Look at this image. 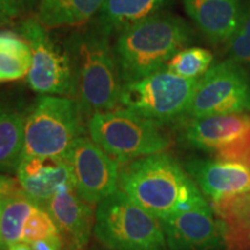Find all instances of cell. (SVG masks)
<instances>
[{"instance_id":"7a4b0ae2","label":"cell","mask_w":250,"mask_h":250,"mask_svg":"<svg viewBox=\"0 0 250 250\" xmlns=\"http://www.w3.org/2000/svg\"><path fill=\"white\" fill-rule=\"evenodd\" d=\"M192 39L193 30L187 21L162 11L125 28L118 33L114 45L122 83L164 70Z\"/></svg>"},{"instance_id":"d4e9b609","label":"cell","mask_w":250,"mask_h":250,"mask_svg":"<svg viewBox=\"0 0 250 250\" xmlns=\"http://www.w3.org/2000/svg\"><path fill=\"white\" fill-rule=\"evenodd\" d=\"M58 234L59 229L57 225L51 218V215L49 214V212L45 208L37 205V208L30 214L26 225H24L21 242L30 245V243L39 241V240L58 235Z\"/></svg>"},{"instance_id":"6da1fadb","label":"cell","mask_w":250,"mask_h":250,"mask_svg":"<svg viewBox=\"0 0 250 250\" xmlns=\"http://www.w3.org/2000/svg\"><path fill=\"white\" fill-rule=\"evenodd\" d=\"M118 188L158 220L191 210L206 199L179 161L168 153L136 159L120 170Z\"/></svg>"},{"instance_id":"52a82bcc","label":"cell","mask_w":250,"mask_h":250,"mask_svg":"<svg viewBox=\"0 0 250 250\" xmlns=\"http://www.w3.org/2000/svg\"><path fill=\"white\" fill-rule=\"evenodd\" d=\"M199 79H187L168 70L123 83L120 103L125 109L162 125L187 116Z\"/></svg>"},{"instance_id":"9c48e42d","label":"cell","mask_w":250,"mask_h":250,"mask_svg":"<svg viewBox=\"0 0 250 250\" xmlns=\"http://www.w3.org/2000/svg\"><path fill=\"white\" fill-rule=\"evenodd\" d=\"M250 114V76L232 58L212 65L198 85L186 117Z\"/></svg>"},{"instance_id":"484cf974","label":"cell","mask_w":250,"mask_h":250,"mask_svg":"<svg viewBox=\"0 0 250 250\" xmlns=\"http://www.w3.org/2000/svg\"><path fill=\"white\" fill-rule=\"evenodd\" d=\"M31 2L33 0H0V12L8 20L23 13Z\"/></svg>"},{"instance_id":"4fadbf2b","label":"cell","mask_w":250,"mask_h":250,"mask_svg":"<svg viewBox=\"0 0 250 250\" xmlns=\"http://www.w3.org/2000/svg\"><path fill=\"white\" fill-rule=\"evenodd\" d=\"M17 180L24 195L40 206L50 201L62 188L74 187L68 161L55 156H22Z\"/></svg>"},{"instance_id":"277c9868","label":"cell","mask_w":250,"mask_h":250,"mask_svg":"<svg viewBox=\"0 0 250 250\" xmlns=\"http://www.w3.org/2000/svg\"><path fill=\"white\" fill-rule=\"evenodd\" d=\"M83 115L76 99L41 95L24 115L22 156L66 159L83 137Z\"/></svg>"},{"instance_id":"5bb4252c","label":"cell","mask_w":250,"mask_h":250,"mask_svg":"<svg viewBox=\"0 0 250 250\" xmlns=\"http://www.w3.org/2000/svg\"><path fill=\"white\" fill-rule=\"evenodd\" d=\"M184 169L211 203L250 192V167L241 162L195 159Z\"/></svg>"},{"instance_id":"603a6c76","label":"cell","mask_w":250,"mask_h":250,"mask_svg":"<svg viewBox=\"0 0 250 250\" xmlns=\"http://www.w3.org/2000/svg\"><path fill=\"white\" fill-rule=\"evenodd\" d=\"M213 55L208 49L191 46L177 52L166 65V70L187 79H199L212 66Z\"/></svg>"},{"instance_id":"f1b7e54d","label":"cell","mask_w":250,"mask_h":250,"mask_svg":"<svg viewBox=\"0 0 250 250\" xmlns=\"http://www.w3.org/2000/svg\"><path fill=\"white\" fill-rule=\"evenodd\" d=\"M7 250H33L29 243H24V242H18L14 243V245L9 246Z\"/></svg>"},{"instance_id":"8fae6325","label":"cell","mask_w":250,"mask_h":250,"mask_svg":"<svg viewBox=\"0 0 250 250\" xmlns=\"http://www.w3.org/2000/svg\"><path fill=\"white\" fill-rule=\"evenodd\" d=\"M66 160L71 166L76 191L89 204H99L117 191L120 162L86 137L72 146Z\"/></svg>"},{"instance_id":"4316f807","label":"cell","mask_w":250,"mask_h":250,"mask_svg":"<svg viewBox=\"0 0 250 250\" xmlns=\"http://www.w3.org/2000/svg\"><path fill=\"white\" fill-rule=\"evenodd\" d=\"M22 191L17 179L12 177L11 175L0 174V199L6 197L15 195V193Z\"/></svg>"},{"instance_id":"1f68e13d","label":"cell","mask_w":250,"mask_h":250,"mask_svg":"<svg viewBox=\"0 0 250 250\" xmlns=\"http://www.w3.org/2000/svg\"><path fill=\"white\" fill-rule=\"evenodd\" d=\"M0 250H1V249H0Z\"/></svg>"},{"instance_id":"5b68a950","label":"cell","mask_w":250,"mask_h":250,"mask_svg":"<svg viewBox=\"0 0 250 250\" xmlns=\"http://www.w3.org/2000/svg\"><path fill=\"white\" fill-rule=\"evenodd\" d=\"M90 139L118 162L165 152L171 139L160 124L129 109H112L94 114L88 120Z\"/></svg>"},{"instance_id":"d6986e66","label":"cell","mask_w":250,"mask_h":250,"mask_svg":"<svg viewBox=\"0 0 250 250\" xmlns=\"http://www.w3.org/2000/svg\"><path fill=\"white\" fill-rule=\"evenodd\" d=\"M104 0H41L37 20L45 28L77 27L100 13Z\"/></svg>"},{"instance_id":"ba28073f","label":"cell","mask_w":250,"mask_h":250,"mask_svg":"<svg viewBox=\"0 0 250 250\" xmlns=\"http://www.w3.org/2000/svg\"><path fill=\"white\" fill-rule=\"evenodd\" d=\"M20 35L28 42L33 55L27 76L30 88L40 95L77 96L76 76L70 55L55 42L48 28L37 19H27L21 23Z\"/></svg>"},{"instance_id":"2e32d148","label":"cell","mask_w":250,"mask_h":250,"mask_svg":"<svg viewBox=\"0 0 250 250\" xmlns=\"http://www.w3.org/2000/svg\"><path fill=\"white\" fill-rule=\"evenodd\" d=\"M44 206L59 232L67 235L77 249L87 245L95 225V214L88 203L78 195L76 188H62Z\"/></svg>"},{"instance_id":"cb8c5ba5","label":"cell","mask_w":250,"mask_h":250,"mask_svg":"<svg viewBox=\"0 0 250 250\" xmlns=\"http://www.w3.org/2000/svg\"><path fill=\"white\" fill-rule=\"evenodd\" d=\"M226 45L228 58L250 67V0H245L239 26Z\"/></svg>"},{"instance_id":"7c38bea8","label":"cell","mask_w":250,"mask_h":250,"mask_svg":"<svg viewBox=\"0 0 250 250\" xmlns=\"http://www.w3.org/2000/svg\"><path fill=\"white\" fill-rule=\"evenodd\" d=\"M160 223L171 250H226L223 224L208 202Z\"/></svg>"},{"instance_id":"44dd1931","label":"cell","mask_w":250,"mask_h":250,"mask_svg":"<svg viewBox=\"0 0 250 250\" xmlns=\"http://www.w3.org/2000/svg\"><path fill=\"white\" fill-rule=\"evenodd\" d=\"M36 208V203L22 191L0 199V240L6 250L21 242L24 225Z\"/></svg>"},{"instance_id":"3957f363","label":"cell","mask_w":250,"mask_h":250,"mask_svg":"<svg viewBox=\"0 0 250 250\" xmlns=\"http://www.w3.org/2000/svg\"><path fill=\"white\" fill-rule=\"evenodd\" d=\"M110 31L101 23L77 31L65 49L73 65L77 101L85 117L115 109L120 103L122 83Z\"/></svg>"},{"instance_id":"8992f818","label":"cell","mask_w":250,"mask_h":250,"mask_svg":"<svg viewBox=\"0 0 250 250\" xmlns=\"http://www.w3.org/2000/svg\"><path fill=\"white\" fill-rule=\"evenodd\" d=\"M94 234L110 250H165L167 245L160 220L121 190L99 203Z\"/></svg>"},{"instance_id":"30bf717a","label":"cell","mask_w":250,"mask_h":250,"mask_svg":"<svg viewBox=\"0 0 250 250\" xmlns=\"http://www.w3.org/2000/svg\"><path fill=\"white\" fill-rule=\"evenodd\" d=\"M180 138L190 147L214 155L215 160L250 167V114L188 117Z\"/></svg>"},{"instance_id":"f546056e","label":"cell","mask_w":250,"mask_h":250,"mask_svg":"<svg viewBox=\"0 0 250 250\" xmlns=\"http://www.w3.org/2000/svg\"><path fill=\"white\" fill-rule=\"evenodd\" d=\"M5 21H7V19H6V18L4 17V15H2L1 12H0V23L5 22Z\"/></svg>"},{"instance_id":"9a60e30c","label":"cell","mask_w":250,"mask_h":250,"mask_svg":"<svg viewBox=\"0 0 250 250\" xmlns=\"http://www.w3.org/2000/svg\"><path fill=\"white\" fill-rule=\"evenodd\" d=\"M184 9L210 42L227 43L241 19L245 0H183Z\"/></svg>"},{"instance_id":"e0dca14e","label":"cell","mask_w":250,"mask_h":250,"mask_svg":"<svg viewBox=\"0 0 250 250\" xmlns=\"http://www.w3.org/2000/svg\"><path fill=\"white\" fill-rule=\"evenodd\" d=\"M223 224L226 250H250V192L211 203Z\"/></svg>"},{"instance_id":"7402d4cb","label":"cell","mask_w":250,"mask_h":250,"mask_svg":"<svg viewBox=\"0 0 250 250\" xmlns=\"http://www.w3.org/2000/svg\"><path fill=\"white\" fill-rule=\"evenodd\" d=\"M31 62V49L22 36L12 31H0V83L28 76Z\"/></svg>"},{"instance_id":"4dcf8cb0","label":"cell","mask_w":250,"mask_h":250,"mask_svg":"<svg viewBox=\"0 0 250 250\" xmlns=\"http://www.w3.org/2000/svg\"><path fill=\"white\" fill-rule=\"evenodd\" d=\"M0 249H1V250H6V249L4 248V246H2V243H1V240H0Z\"/></svg>"},{"instance_id":"83f0119b","label":"cell","mask_w":250,"mask_h":250,"mask_svg":"<svg viewBox=\"0 0 250 250\" xmlns=\"http://www.w3.org/2000/svg\"><path fill=\"white\" fill-rule=\"evenodd\" d=\"M62 240L61 234L30 243V247L33 250H62Z\"/></svg>"},{"instance_id":"ac0fdd59","label":"cell","mask_w":250,"mask_h":250,"mask_svg":"<svg viewBox=\"0 0 250 250\" xmlns=\"http://www.w3.org/2000/svg\"><path fill=\"white\" fill-rule=\"evenodd\" d=\"M26 111L0 100V174H17L22 158Z\"/></svg>"},{"instance_id":"ffe728a7","label":"cell","mask_w":250,"mask_h":250,"mask_svg":"<svg viewBox=\"0 0 250 250\" xmlns=\"http://www.w3.org/2000/svg\"><path fill=\"white\" fill-rule=\"evenodd\" d=\"M171 0H104L100 23L110 33H120L131 24L159 13Z\"/></svg>"}]
</instances>
